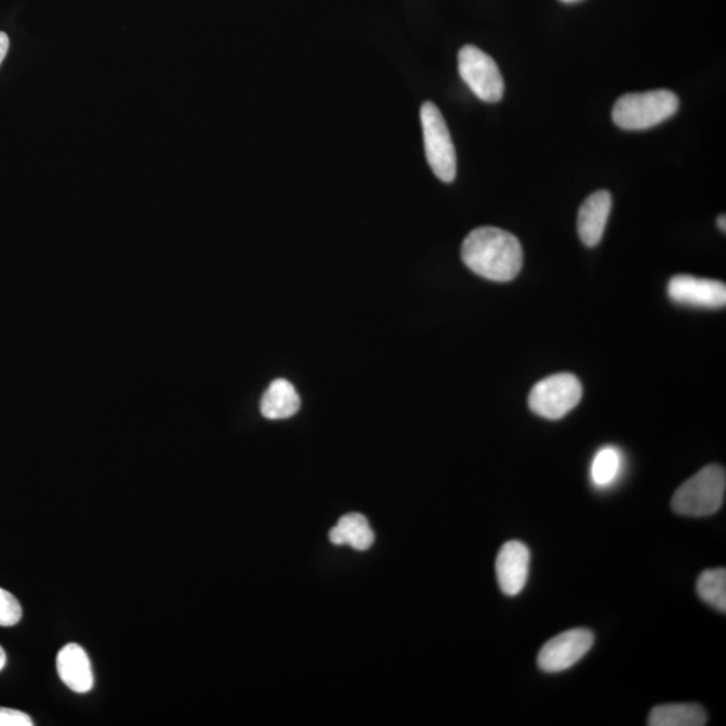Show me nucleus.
Segmentation results:
<instances>
[{
  "mask_svg": "<svg viewBox=\"0 0 726 726\" xmlns=\"http://www.w3.org/2000/svg\"><path fill=\"white\" fill-rule=\"evenodd\" d=\"M678 108L680 98L672 91L629 93L613 106L612 121L623 129L643 131L666 122Z\"/></svg>",
  "mask_w": 726,
  "mask_h": 726,
  "instance_id": "obj_2",
  "label": "nucleus"
},
{
  "mask_svg": "<svg viewBox=\"0 0 726 726\" xmlns=\"http://www.w3.org/2000/svg\"><path fill=\"white\" fill-rule=\"evenodd\" d=\"M697 593L701 600L713 609L726 612V571L725 568L707 569L701 573L697 581Z\"/></svg>",
  "mask_w": 726,
  "mask_h": 726,
  "instance_id": "obj_16",
  "label": "nucleus"
},
{
  "mask_svg": "<svg viewBox=\"0 0 726 726\" xmlns=\"http://www.w3.org/2000/svg\"><path fill=\"white\" fill-rule=\"evenodd\" d=\"M6 662H8V656H6L3 647L0 646V672L4 668Z\"/></svg>",
  "mask_w": 726,
  "mask_h": 726,
  "instance_id": "obj_20",
  "label": "nucleus"
},
{
  "mask_svg": "<svg viewBox=\"0 0 726 726\" xmlns=\"http://www.w3.org/2000/svg\"><path fill=\"white\" fill-rule=\"evenodd\" d=\"M461 259L480 278L506 283L521 272L523 250L521 242L510 231L481 227L473 230L463 241Z\"/></svg>",
  "mask_w": 726,
  "mask_h": 726,
  "instance_id": "obj_1",
  "label": "nucleus"
},
{
  "mask_svg": "<svg viewBox=\"0 0 726 726\" xmlns=\"http://www.w3.org/2000/svg\"><path fill=\"white\" fill-rule=\"evenodd\" d=\"M530 550L523 542L509 541L500 548L497 557V579L507 597L521 593L529 578Z\"/></svg>",
  "mask_w": 726,
  "mask_h": 726,
  "instance_id": "obj_9",
  "label": "nucleus"
},
{
  "mask_svg": "<svg viewBox=\"0 0 726 726\" xmlns=\"http://www.w3.org/2000/svg\"><path fill=\"white\" fill-rule=\"evenodd\" d=\"M561 2H564V3H574V2H579V0H561Z\"/></svg>",
  "mask_w": 726,
  "mask_h": 726,
  "instance_id": "obj_22",
  "label": "nucleus"
},
{
  "mask_svg": "<svg viewBox=\"0 0 726 726\" xmlns=\"http://www.w3.org/2000/svg\"><path fill=\"white\" fill-rule=\"evenodd\" d=\"M707 713L698 704H667L655 706L650 713V726H704Z\"/></svg>",
  "mask_w": 726,
  "mask_h": 726,
  "instance_id": "obj_14",
  "label": "nucleus"
},
{
  "mask_svg": "<svg viewBox=\"0 0 726 726\" xmlns=\"http://www.w3.org/2000/svg\"><path fill=\"white\" fill-rule=\"evenodd\" d=\"M725 221H726L725 215L718 217L717 225H718V228L722 229L723 231L726 230V222Z\"/></svg>",
  "mask_w": 726,
  "mask_h": 726,
  "instance_id": "obj_21",
  "label": "nucleus"
},
{
  "mask_svg": "<svg viewBox=\"0 0 726 726\" xmlns=\"http://www.w3.org/2000/svg\"><path fill=\"white\" fill-rule=\"evenodd\" d=\"M425 155L432 172L446 184L454 182L458 163L449 129L442 112L432 102H425L421 110Z\"/></svg>",
  "mask_w": 726,
  "mask_h": 726,
  "instance_id": "obj_4",
  "label": "nucleus"
},
{
  "mask_svg": "<svg viewBox=\"0 0 726 726\" xmlns=\"http://www.w3.org/2000/svg\"><path fill=\"white\" fill-rule=\"evenodd\" d=\"M674 303L696 309H722L726 304V286L723 281L677 274L667 287Z\"/></svg>",
  "mask_w": 726,
  "mask_h": 726,
  "instance_id": "obj_8",
  "label": "nucleus"
},
{
  "mask_svg": "<svg viewBox=\"0 0 726 726\" xmlns=\"http://www.w3.org/2000/svg\"><path fill=\"white\" fill-rule=\"evenodd\" d=\"M22 606L9 591L0 588V625L12 628L21 622Z\"/></svg>",
  "mask_w": 726,
  "mask_h": 726,
  "instance_id": "obj_17",
  "label": "nucleus"
},
{
  "mask_svg": "<svg viewBox=\"0 0 726 726\" xmlns=\"http://www.w3.org/2000/svg\"><path fill=\"white\" fill-rule=\"evenodd\" d=\"M33 719L21 711L0 707V726H33Z\"/></svg>",
  "mask_w": 726,
  "mask_h": 726,
  "instance_id": "obj_18",
  "label": "nucleus"
},
{
  "mask_svg": "<svg viewBox=\"0 0 726 726\" xmlns=\"http://www.w3.org/2000/svg\"><path fill=\"white\" fill-rule=\"evenodd\" d=\"M612 209L610 191L599 190L581 205L578 218L580 240L587 247H597L602 241Z\"/></svg>",
  "mask_w": 726,
  "mask_h": 726,
  "instance_id": "obj_10",
  "label": "nucleus"
},
{
  "mask_svg": "<svg viewBox=\"0 0 726 726\" xmlns=\"http://www.w3.org/2000/svg\"><path fill=\"white\" fill-rule=\"evenodd\" d=\"M260 409L269 421H283L297 415L300 397L295 387L283 378L273 381L261 398Z\"/></svg>",
  "mask_w": 726,
  "mask_h": 726,
  "instance_id": "obj_12",
  "label": "nucleus"
},
{
  "mask_svg": "<svg viewBox=\"0 0 726 726\" xmlns=\"http://www.w3.org/2000/svg\"><path fill=\"white\" fill-rule=\"evenodd\" d=\"M593 642V632L587 629L562 632L544 643L538 654V667L544 673L566 672L590 653Z\"/></svg>",
  "mask_w": 726,
  "mask_h": 726,
  "instance_id": "obj_7",
  "label": "nucleus"
},
{
  "mask_svg": "<svg viewBox=\"0 0 726 726\" xmlns=\"http://www.w3.org/2000/svg\"><path fill=\"white\" fill-rule=\"evenodd\" d=\"M623 469V455L615 447H604L599 450L592 460L591 480L594 487H611Z\"/></svg>",
  "mask_w": 726,
  "mask_h": 726,
  "instance_id": "obj_15",
  "label": "nucleus"
},
{
  "mask_svg": "<svg viewBox=\"0 0 726 726\" xmlns=\"http://www.w3.org/2000/svg\"><path fill=\"white\" fill-rule=\"evenodd\" d=\"M334 544H350L355 550H367L374 542V533L367 519L359 512L343 516L330 531Z\"/></svg>",
  "mask_w": 726,
  "mask_h": 726,
  "instance_id": "obj_13",
  "label": "nucleus"
},
{
  "mask_svg": "<svg viewBox=\"0 0 726 726\" xmlns=\"http://www.w3.org/2000/svg\"><path fill=\"white\" fill-rule=\"evenodd\" d=\"M460 77L474 95L485 103H498L504 97L505 83L497 62L474 45H466L459 52Z\"/></svg>",
  "mask_w": 726,
  "mask_h": 726,
  "instance_id": "obj_6",
  "label": "nucleus"
},
{
  "mask_svg": "<svg viewBox=\"0 0 726 726\" xmlns=\"http://www.w3.org/2000/svg\"><path fill=\"white\" fill-rule=\"evenodd\" d=\"M58 673L64 685L74 693L91 692L95 685L90 656L76 643H69L60 650Z\"/></svg>",
  "mask_w": 726,
  "mask_h": 726,
  "instance_id": "obj_11",
  "label": "nucleus"
},
{
  "mask_svg": "<svg viewBox=\"0 0 726 726\" xmlns=\"http://www.w3.org/2000/svg\"><path fill=\"white\" fill-rule=\"evenodd\" d=\"M9 48H10V40L8 34L3 33V31H0V65H2L6 55H8Z\"/></svg>",
  "mask_w": 726,
  "mask_h": 726,
  "instance_id": "obj_19",
  "label": "nucleus"
},
{
  "mask_svg": "<svg viewBox=\"0 0 726 726\" xmlns=\"http://www.w3.org/2000/svg\"><path fill=\"white\" fill-rule=\"evenodd\" d=\"M725 491V468L718 465L706 466L675 491L672 509L680 516L709 517L722 509Z\"/></svg>",
  "mask_w": 726,
  "mask_h": 726,
  "instance_id": "obj_3",
  "label": "nucleus"
},
{
  "mask_svg": "<svg viewBox=\"0 0 726 726\" xmlns=\"http://www.w3.org/2000/svg\"><path fill=\"white\" fill-rule=\"evenodd\" d=\"M583 397V385L571 373L549 375L530 392L529 406L537 416L560 421L573 411Z\"/></svg>",
  "mask_w": 726,
  "mask_h": 726,
  "instance_id": "obj_5",
  "label": "nucleus"
}]
</instances>
